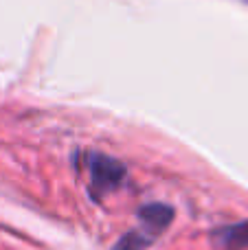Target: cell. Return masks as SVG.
Wrapping results in <instances>:
<instances>
[{
  "instance_id": "obj_1",
  "label": "cell",
  "mask_w": 248,
  "mask_h": 250,
  "mask_svg": "<svg viewBox=\"0 0 248 250\" xmlns=\"http://www.w3.org/2000/svg\"><path fill=\"white\" fill-rule=\"evenodd\" d=\"M86 169L90 173V193L95 198L117 191L127 176V169L121 160L99 154V151H88L86 154Z\"/></svg>"
},
{
  "instance_id": "obj_2",
  "label": "cell",
  "mask_w": 248,
  "mask_h": 250,
  "mask_svg": "<svg viewBox=\"0 0 248 250\" xmlns=\"http://www.w3.org/2000/svg\"><path fill=\"white\" fill-rule=\"evenodd\" d=\"M139 217L143 222L145 229H149L152 233L161 235L167 226L174 222V208L169 204H161V202H152V204H145L141 207Z\"/></svg>"
},
{
  "instance_id": "obj_3",
  "label": "cell",
  "mask_w": 248,
  "mask_h": 250,
  "mask_svg": "<svg viewBox=\"0 0 248 250\" xmlns=\"http://www.w3.org/2000/svg\"><path fill=\"white\" fill-rule=\"evenodd\" d=\"M213 242L224 250H242L248 248V222L233 224L213 233Z\"/></svg>"
},
{
  "instance_id": "obj_4",
  "label": "cell",
  "mask_w": 248,
  "mask_h": 250,
  "mask_svg": "<svg viewBox=\"0 0 248 250\" xmlns=\"http://www.w3.org/2000/svg\"><path fill=\"white\" fill-rule=\"evenodd\" d=\"M156 237L158 235L152 233L149 229H145V226L143 229H132V230H127L125 235H121L119 242L110 250H147Z\"/></svg>"
}]
</instances>
